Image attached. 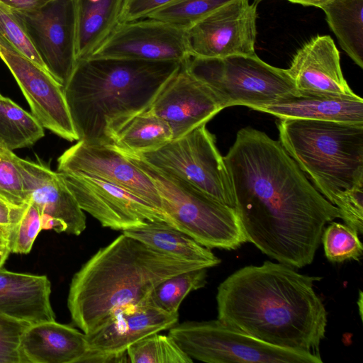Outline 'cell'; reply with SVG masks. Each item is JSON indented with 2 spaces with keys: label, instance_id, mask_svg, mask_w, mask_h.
I'll return each mask as SVG.
<instances>
[{
  "label": "cell",
  "instance_id": "11",
  "mask_svg": "<svg viewBox=\"0 0 363 363\" xmlns=\"http://www.w3.org/2000/svg\"><path fill=\"white\" fill-rule=\"evenodd\" d=\"M257 4L232 0L186 28L190 57L255 55Z\"/></svg>",
  "mask_w": 363,
  "mask_h": 363
},
{
  "label": "cell",
  "instance_id": "43",
  "mask_svg": "<svg viewBox=\"0 0 363 363\" xmlns=\"http://www.w3.org/2000/svg\"><path fill=\"white\" fill-rule=\"evenodd\" d=\"M359 303V314H360V317H362V293L361 291H359V298L357 301V303Z\"/></svg>",
  "mask_w": 363,
  "mask_h": 363
},
{
  "label": "cell",
  "instance_id": "7",
  "mask_svg": "<svg viewBox=\"0 0 363 363\" xmlns=\"http://www.w3.org/2000/svg\"><path fill=\"white\" fill-rule=\"evenodd\" d=\"M184 64L211 88L223 109L244 106L255 110L296 91L286 69L264 62L257 55L211 59L189 57Z\"/></svg>",
  "mask_w": 363,
  "mask_h": 363
},
{
  "label": "cell",
  "instance_id": "26",
  "mask_svg": "<svg viewBox=\"0 0 363 363\" xmlns=\"http://www.w3.org/2000/svg\"><path fill=\"white\" fill-rule=\"evenodd\" d=\"M173 140L169 124L149 109L130 121L115 136L112 145L130 154L154 152Z\"/></svg>",
  "mask_w": 363,
  "mask_h": 363
},
{
  "label": "cell",
  "instance_id": "25",
  "mask_svg": "<svg viewBox=\"0 0 363 363\" xmlns=\"http://www.w3.org/2000/svg\"><path fill=\"white\" fill-rule=\"evenodd\" d=\"M322 9L341 48L363 68V0H333Z\"/></svg>",
  "mask_w": 363,
  "mask_h": 363
},
{
  "label": "cell",
  "instance_id": "17",
  "mask_svg": "<svg viewBox=\"0 0 363 363\" xmlns=\"http://www.w3.org/2000/svg\"><path fill=\"white\" fill-rule=\"evenodd\" d=\"M223 109L211 88L191 74L184 63L149 108L169 124L173 140L206 124Z\"/></svg>",
  "mask_w": 363,
  "mask_h": 363
},
{
  "label": "cell",
  "instance_id": "2",
  "mask_svg": "<svg viewBox=\"0 0 363 363\" xmlns=\"http://www.w3.org/2000/svg\"><path fill=\"white\" fill-rule=\"evenodd\" d=\"M265 261L246 266L217 290V319L270 345L320 357L327 311L314 290L322 277Z\"/></svg>",
  "mask_w": 363,
  "mask_h": 363
},
{
  "label": "cell",
  "instance_id": "35",
  "mask_svg": "<svg viewBox=\"0 0 363 363\" xmlns=\"http://www.w3.org/2000/svg\"><path fill=\"white\" fill-rule=\"evenodd\" d=\"M28 325L0 315V363H22L21 342Z\"/></svg>",
  "mask_w": 363,
  "mask_h": 363
},
{
  "label": "cell",
  "instance_id": "44",
  "mask_svg": "<svg viewBox=\"0 0 363 363\" xmlns=\"http://www.w3.org/2000/svg\"><path fill=\"white\" fill-rule=\"evenodd\" d=\"M93 1H95V0H93Z\"/></svg>",
  "mask_w": 363,
  "mask_h": 363
},
{
  "label": "cell",
  "instance_id": "15",
  "mask_svg": "<svg viewBox=\"0 0 363 363\" xmlns=\"http://www.w3.org/2000/svg\"><path fill=\"white\" fill-rule=\"evenodd\" d=\"M189 57L185 28L146 18L118 23L89 57L184 63Z\"/></svg>",
  "mask_w": 363,
  "mask_h": 363
},
{
  "label": "cell",
  "instance_id": "32",
  "mask_svg": "<svg viewBox=\"0 0 363 363\" xmlns=\"http://www.w3.org/2000/svg\"><path fill=\"white\" fill-rule=\"evenodd\" d=\"M0 35L21 53L49 72L15 11L0 1Z\"/></svg>",
  "mask_w": 363,
  "mask_h": 363
},
{
  "label": "cell",
  "instance_id": "8",
  "mask_svg": "<svg viewBox=\"0 0 363 363\" xmlns=\"http://www.w3.org/2000/svg\"><path fill=\"white\" fill-rule=\"evenodd\" d=\"M168 335L193 360L208 363H322L312 354L274 347L219 320L186 321Z\"/></svg>",
  "mask_w": 363,
  "mask_h": 363
},
{
  "label": "cell",
  "instance_id": "6",
  "mask_svg": "<svg viewBox=\"0 0 363 363\" xmlns=\"http://www.w3.org/2000/svg\"><path fill=\"white\" fill-rule=\"evenodd\" d=\"M121 152L152 179L171 226L208 249L234 250L247 242L234 208L156 168L140 155Z\"/></svg>",
  "mask_w": 363,
  "mask_h": 363
},
{
  "label": "cell",
  "instance_id": "19",
  "mask_svg": "<svg viewBox=\"0 0 363 363\" xmlns=\"http://www.w3.org/2000/svg\"><path fill=\"white\" fill-rule=\"evenodd\" d=\"M27 201L37 206L42 218H52L66 227V233L79 235L86 228V216L62 176L39 162L17 157Z\"/></svg>",
  "mask_w": 363,
  "mask_h": 363
},
{
  "label": "cell",
  "instance_id": "9",
  "mask_svg": "<svg viewBox=\"0 0 363 363\" xmlns=\"http://www.w3.org/2000/svg\"><path fill=\"white\" fill-rule=\"evenodd\" d=\"M140 155L156 168L179 177L222 203L235 208L223 157L206 124L154 152Z\"/></svg>",
  "mask_w": 363,
  "mask_h": 363
},
{
  "label": "cell",
  "instance_id": "22",
  "mask_svg": "<svg viewBox=\"0 0 363 363\" xmlns=\"http://www.w3.org/2000/svg\"><path fill=\"white\" fill-rule=\"evenodd\" d=\"M280 119H305L363 123V99L299 92L281 96L255 109Z\"/></svg>",
  "mask_w": 363,
  "mask_h": 363
},
{
  "label": "cell",
  "instance_id": "36",
  "mask_svg": "<svg viewBox=\"0 0 363 363\" xmlns=\"http://www.w3.org/2000/svg\"><path fill=\"white\" fill-rule=\"evenodd\" d=\"M335 206L339 209L340 218L345 223L363 233V186L344 191Z\"/></svg>",
  "mask_w": 363,
  "mask_h": 363
},
{
  "label": "cell",
  "instance_id": "38",
  "mask_svg": "<svg viewBox=\"0 0 363 363\" xmlns=\"http://www.w3.org/2000/svg\"><path fill=\"white\" fill-rule=\"evenodd\" d=\"M25 204L13 205L0 197V228L4 230L7 235L20 218Z\"/></svg>",
  "mask_w": 363,
  "mask_h": 363
},
{
  "label": "cell",
  "instance_id": "21",
  "mask_svg": "<svg viewBox=\"0 0 363 363\" xmlns=\"http://www.w3.org/2000/svg\"><path fill=\"white\" fill-rule=\"evenodd\" d=\"M87 350L83 332L55 320L28 325L21 342L22 363H79Z\"/></svg>",
  "mask_w": 363,
  "mask_h": 363
},
{
  "label": "cell",
  "instance_id": "4",
  "mask_svg": "<svg viewBox=\"0 0 363 363\" xmlns=\"http://www.w3.org/2000/svg\"><path fill=\"white\" fill-rule=\"evenodd\" d=\"M208 267L160 252L123 233L98 250L74 274L67 307L87 335L116 308L143 301L166 279Z\"/></svg>",
  "mask_w": 363,
  "mask_h": 363
},
{
  "label": "cell",
  "instance_id": "24",
  "mask_svg": "<svg viewBox=\"0 0 363 363\" xmlns=\"http://www.w3.org/2000/svg\"><path fill=\"white\" fill-rule=\"evenodd\" d=\"M123 0H78L77 60L89 57L116 25Z\"/></svg>",
  "mask_w": 363,
  "mask_h": 363
},
{
  "label": "cell",
  "instance_id": "23",
  "mask_svg": "<svg viewBox=\"0 0 363 363\" xmlns=\"http://www.w3.org/2000/svg\"><path fill=\"white\" fill-rule=\"evenodd\" d=\"M122 233L160 252L182 259L200 262L208 268L216 267L221 262L210 249L164 221H147Z\"/></svg>",
  "mask_w": 363,
  "mask_h": 363
},
{
  "label": "cell",
  "instance_id": "41",
  "mask_svg": "<svg viewBox=\"0 0 363 363\" xmlns=\"http://www.w3.org/2000/svg\"><path fill=\"white\" fill-rule=\"evenodd\" d=\"M10 253L7 247H0V268L2 267Z\"/></svg>",
  "mask_w": 363,
  "mask_h": 363
},
{
  "label": "cell",
  "instance_id": "10",
  "mask_svg": "<svg viewBox=\"0 0 363 363\" xmlns=\"http://www.w3.org/2000/svg\"><path fill=\"white\" fill-rule=\"evenodd\" d=\"M170 314L145 299L113 310L92 332L86 335L88 350L79 363L127 362V350L143 338L169 330L177 323Z\"/></svg>",
  "mask_w": 363,
  "mask_h": 363
},
{
  "label": "cell",
  "instance_id": "5",
  "mask_svg": "<svg viewBox=\"0 0 363 363\" xmlns=\"http://www.w3.org/2000/svg\"><path fill=\"white\" fill-rule=\"evenodd\" d=\"M278 128L283 147L332 204L363 186V123L283 118Z\"/></svg>",
  "mask_w": 363,
  "mask_h": 363
},
{
  "label": "cell",
  "instance_id": "30",
  "mask_svg": "<svg viewBox=\"0 0 363 363\" xmlns=\"http://www.w3.org/2000/svg\"><path fill=\"white\" fill-rule=\"evenodd\" d=\"M321 241L326 258L331 262L359 261L363 255V245L357 232L346 224L330 222L324 228Z\"/></svg>",
  "mask_w": 363,
  "mask_h": 363
},
{
  "label": "cell",
  "instance_id": "12",
  "mask_svg": "<svg viewBox=\"0 0 363 363\" xmlns=\"http://www.w3.org/2000/svg\"><path fill=\"white\" fill-rule=\"evenodd\" d=\"M77 4L52 0L37 10L15 11L48 71L62 88L77 63Z\"/></svg>",
  "mask_w": 363,
  "mask_h": 363
},
{
  "label": "cell",
  "instance_id": "33",
  "mask_svg": "<svg viewBox=\"0 0 363 363\" xmlns=\"http://www.w3.org/2000/svg\"><path fill=\"white\" fill-rule=\"evenodd\" d=\"M41 230V213L35 205L27 201L20 218L8 232L7 247L10 252L29 253Z\"/></svg>",
  "mask_w": 363,
  "mask_h": 363
},
{
  "label": "cell",
  "instance_id": "1",
  "mask_svg": "<svg viewBox=\"0 0 363 363\" xmlns=\"http://www.w3.org/2000/svg\"><path fill=\"white\" fill-rule=\"evenodd\" d=\"M223 160L247 241L294 268L311 264L325 225L340 218L339 209L262 131L240 129Z\"/></svg>",
  "mask_w": 363,
  "mask_h": 363
},
{
  "label": "cell",
  "instance_id": "34",
  "mask_svg": "<svg viewBox=\"0 0 363 363\" xmlns=\"http://www.w3.org/2000/svg\"><path fill=\"white\" fill-rule=\"evenodd\" d=\"M12 150L0 147V197L11 204L27 202L24 181Z\"/></svg>",
  "mask_w": 363,
  "mask_h": 363
},
{
  "label": "cell",
  "instance_id": "28",
  "mask_svg": "<svg viewBox=\"0 0 363 363\" xmlns=\"http://www.w3.org/2000/svg\"><path fill=\"white\" fill-rule=\"evenodd\" d=\"M206 278V268L179 273L158 284L145 300L166 313L178 314L184 298L190 292L204 287Z\"/></svg>",
  "mask_w": 363,
  "mask_h": 363
},
{
  "label": "cell",
  "instance_id": "18",
  "mask_svg": "<svg viewBox=\"0 0 363 363\" xmlns=\"http://www.w3.org/2000/svg\"><path fill=\"white\" fill-rule=\"evenodd\" d=\"M296 91L302 93L355 99L344 78L340 52L330 35H316L297 50L286 69Z\"/></svg>",
  "mask_w": 363,
  "mask_h": 363
},
{
  "label": "cell",
  "instance_id": "27",
  "mask_svg": "<svg viewBox=\"0 0 363 363\" xmlns=\"http://www.w3.org/2000/svg\"><path fill=\"white\" fill-rule=\"evenodd\" d=\"M45 135L36 118L0 94V147L13 150L30 147Z\"/></svg>",
  "mask_w": 363,
  "mask_h": 363
},
{
  "label": "cell",
  "instance_id": "39",
  "mask_svg": "<svg viewBox=\"0 0 363 363\" xmlns=\"http://www.w3.org/2000/svg\"><path fill=\"white\" fill-rule=\"evenodd\" d=\"M11 9L18 11H30L39 9L52 0H0Z\"/></svg>",
  "mask_w": 363,
  "mask_h": 363
},
{
  "label": "cell",
  "instance_id": "20",
  "mask_svg": "<svg viewBox=\"0 0 363 363\" xmlns=\"http://www.w3.org/2000/svg\"><path fill=\"white\" fill-rule=\"evenodd\" d=\"M50 294L46 276L0 268V315L28 324L55 320Z\"/></svg>",
  "mask_w": 363,
  "mask_h": 363
},
{
  "label": "cell",
  "instance_id": "42",
  "mask_svg": "<svg viewBox=\"0 0 363 363\" xmlns=\"http://www.w3.org/2000/svg\"><path fill=\"white\" fill-rule=\"evenodd\" d=\"M7 233L4 230L0 228V247H7Z\"/></svg>",
  "mask_w": 363,
  "mask_h": 363
},
{
  "label": "cell",
  "instance_id": "40",
  "mask_svg": "<svg viewBox=\"0 0 363 363\" xmlns=\"http://www.w3.org/2000/svg\"><path fill=\"white\" fill-rule=\"evenodd\" d=\"M290 2L299 4L303 6H315L323 9L333 0H287Z\"/></svg>",
  "mask_w": 363,
  "mask_h": 363
},
{
  "label": "cell",
  "instance_id": "16",
  "mask_svg": "<svg viewBox=\"0 0 363 363\" xmlns=\"http://www.w3.org/2000/svg\"><path fill=\"white\" fill-rule=\"evenodd\" d=\"M57 172H80L104 179L130 192L164 214L152 179L114 145L91 144L79 140L57 159Z\"/></svg>",
  "mask_w": 363,
  "mask_h": 363
},
{
  "label": "cell",
  "instance_id": "37",
  "mask_svg": "<svg viewBox=\"0 0 363 363\" xmlns=\"http://www.w3.org/2000/svg\"><path fill=\"white\" fill-rule=\"evenodd\" d=\"M174 0H123L118 23L146 18Z\"/></svg>",
  "mask_w": 363,
  "mask_h": 363
},
{
  "label": "cell",
  "instance_id": "13",
  "mask_svg": "<svg viewBox=\"0 0 363 363\" xmlns=\"http://www.w3.org/2000/svg\"><path fill=\"white\" fill-rule=\"evenodd\" d=\"M79 207L103 227L122 232L147 221H164L166 216L124 189L80 172H58Z\"/></svg>",
  "mask_w": 363,
  "mask_h": 363
},
{
  "label": "cell",
  "instance_id": "3",
  "mask_svg": "<svg viewBox=\"0 0 363 363\" xmlns=\"http://www.w3.org/2000/svg\"><path fill=\"white\" fill-rule=\"evenodd\" d=\"M182 64L118 57L77 60L63 91L79 140L112 145L130 121L149 109Z\"/></svg>",
  "mask_w": 363,
  "mask_h": 363
},
{
  "label": "cell",
  "instance_id": "31",
  "mask_svg": "<svg viewBox=\"0 0 363 363\" xmlns=\"http://www.w3.org/2000/svg\"><path fill=\"white\" fill-rule=\"evenodd\" d=\"M232 0H174L147 18L187 28Z\"/></svg>",
  "mask_w": 363,
  "mask_h": 363
},
{
  "label": "cell",
  "instance_id": "29",
  "mask_svg": "<svg viewBox=\"0 0 363 363\" xmlns=\"http://www.w3.org/2000/svg\"><path fill=\"white\" fill-rule=\"evenodd\" d=\"M132 363H191L189 357L169 335L154 333L127 350Z\"/></svg>",
  "mask_w": 363,
  "mask_h": 363
},
{
  "label": "cell",
  "instance_id": "14",
  "mask_svg": "<svg viewBox=\"0 0 363 363\" xmlns=\"http://www.w3.org/2000/svg\"><path fill=\"white\" fill-rule=\"evenodd\" d=\"M0 58L7 66L26 99L32 115L44 128L72 142L79 140L62 86L0 35Z\"/></svg>",
  "mask_w": 363,
  "mask_h": 363
}]
</instances>
